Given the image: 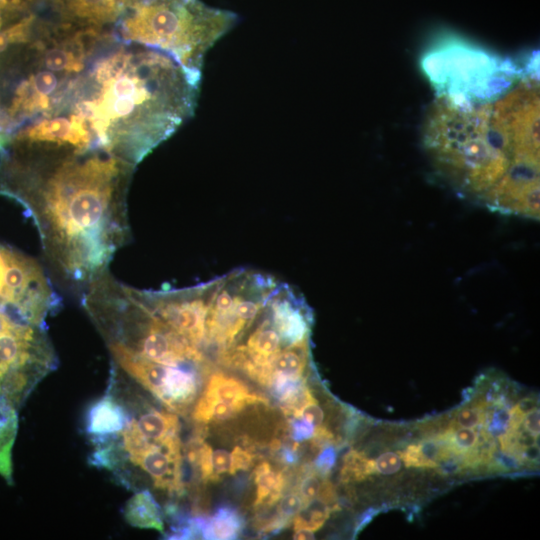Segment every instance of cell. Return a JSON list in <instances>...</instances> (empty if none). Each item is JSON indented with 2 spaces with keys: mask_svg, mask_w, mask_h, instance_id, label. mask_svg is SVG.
<instances>
[{
  "mask_svg": "<svg viewBox=\"0 0 540 540\" xmlns=\"http://www.w3.org/2000/svg\"><path fill=\"white\" fill-rule=\"evenodd\" d=\"M135 167L99 148L15 137L0 151V195L23 207L61 277L84 288L130 238Z\"/></svg>",
  "mask_w": 540,
  "mask_h": 540,
  "instance_id": "1",
  "label": "cell"
},
{
  "mask_svg": "<svg viewBox=\"0 0 540 540\" xmlns=\"http://www.w3.org/2000/svg\"><path fill=\"white\" fill-rule=\"evenodd\" d=\"M200 82L170 55L112 33L56 114L78 126L92 147L137 166L193 116Z\"/></svg>",
  "mask_w": 540,
  "mask_h": 540,
  "instance_id": "2",
  "label": "cell"
},
{
  "mask_svg": "<svg viewBox=\"0 0 540 540\" xmlns=\"http://www.w3.org/2000/svg\"><path fill=\"white\" fill-rule=\"evenodd\" d=\"M237 20L201 0H132L112 29L119 41L164 52L201 78L207 51Z\"/></svg>",
  "mask_w": 540,
  "mask_h": 540,
  "instance_id": "3",
  "label": "cell"
},
{
  "mask_svg": "<svg viewBox=\"0 0 540 540\" xmlns=\"http://www.w3.org/2000/svg\"><path fill=\"white\" fill-rule=\"evenodd\" d=\"M116 365L151 392L169 410L183 414L193 403L200 366L190 360L168 365L147 360L119 346L107 345Z\"/></svg>",
  "mask_w": 540,
  "mask_h": 540,
  "instance_id": "4",
  "label": "cell"
},
{
  "mask_svg": "<svg viewBox=\"0 0 540 540\" xmlns=\"http://www.w3.org/2000/svg\"><path fill=\"white\" fill-rule=\"evenodd\" d=\"M124 453L150 476L156 488L170 494L183 492L182 444L178 434L161 442H143Z\"/></svg>",
  "mask_w": 540,
  "mask_h": 540,
  "instance_id": "5",
  "label": "cell"
},
{
  "mask_svg": "<svg viewBox=\"0 0 540 540\" xmlns=\"http://www.w3.org/2000/svg\"><path fill=\"white\" fill-rule=\"evenodd\" d=\"M132 0H39L41 11L59 24L112 29Z\"/></svg>",
  "mask_w": 540,
  "mask_h": 540,
  "instance_id": "6",
  "label": "cell"
},
{
  "mask_svg": "<svg viewBox=\"0 0 540 540\" xmlns=\"http://www.w3.org/2000/svg\"><path fill=\"white\" fill-rule=\"evenodd\" d=\"M129 421L125 408L112 396L105 395L88 409L85 430L94 442L103 444L121 434Z\"/></svg>",
  "mask_w": 540,
  "mask_h": 540,
  "instance_id": "7",
  "label": "cell"
},
{
  "mask_svg": "<svg viewBox=\"0 0 540 540\" xmlns=\"http://www.w3.org/2000/svg\"><path fill=\"white\" fill-rule=\"evenodd\" d=\"M123 430L144 442H161L179 433L180 422L174 414L150 410L130 419Z\"/></svg>",
  "mask_w": 540,
  "mask_h": 540,
  "instance_id": "8",
  "label": "cell"
},
{
  "mask_svg": "<svg viewBox=\"0 0 540 540\" xmlns=\"http://www.w3.org/2000/svg\"><path fill=\"white\" fill-rule=\"evenodd\" d=\"M202 396L226 402L238 412L247 405L267 403V399L252 393L241 380L221 372L211 375Z\"/></svg>",
  "mask_w": 540,
  "mask_h": 540,
  "instance_id": "9",
  "label": "cell"
},
{
  "mask_svg": "<svg viewBox=\"0 0 540 540\" xmlns=\"http://www.w3.org/2000/svg\"><path fill=\"white\" fill-rule=\"evenodd\" d=\"M125 521L136 528L164 531L161 507L149 490L136 492L123 509Z\"/></svg>",
  "mask_w": 540,
  "mask_h": 540,
  "instance_id": "10",
  "label": "cell"
},
{
  "mask_svg": "<svg viewBox=\"0 0 540 540\" xmlns=\"http://www.w3.org/2000/svg\"><path fill=\"white\" fill-rule=\"evenodd\" d=\"M244 529L240 513L230 506H221L212 517H207L202 530V539H237Z\"/></svg>",
  "mask_w": 540,
  "mask_h": 540,
  "instance_id": "11",
  "label": "cell"
},
{
  "mask_svg": "<svg viewBox=\"0 0 540 540\" xmlns=\"http://www.w3.org/2000/svg\"><path fill=\"white\" fill-rule=\"evenodd\" d=\"M18 431L17 410L0 408V476L13 483L12 450Z\"/></svg>",
  "mask_w": 540,
  "mask_h": 540,
  "instance_id": "12",
  "label": "cell"
},
{
  "mask_svg": "<svg viewBox=\"0 0 540 540\" xmlns=\"http://www.w3.org/2000/svg\"><path fill=\"white\" fill-rule=\"evenodd\" d=\"M256 485L255 507L275 504L283 491L285 478L279 471H275L268 462L260 463L254 470Z\"/></svg>",
  "mask_w": 540,
  "mask_h": 540,
  "instance_id": "13",
  "label": "cell"
},
{
  "mask_svg": "<svg viewBox=\"0 0 540 540\" xmlns=\"http://www.w3.org/2000/svg\"><path fill=\"white\" fill-rule=\"evenodd\" d=\"M376 472L374 460L357 450H350L343 458L340 472L342 482L361 481Z\"/></svg>",
  "mask_w": 540,
  "mask_h": 540,
  "instance_id": "14",
  "label": "cell"
},
{
  "mask_svg": "<svg viewBox=\"0 0 540 540\" xmlns=\"http://www.w3.org/2000/svg\"><path fill=\"white\" fill-rule=\"evenodd\" d=\"M331 512L330 507L325 502L315 498L305 504L294 517V530L309 528L315 532L323 526Z\"/></svg>",
  "mask_w": 540,
  "mask_h": 540,
  "instance_id": "15",
  "label": "cell"
},
{
  "mask_svg": "<svg viewBox=\"0 0 540 540\" xmlns=\"http://www.w3.org/2000/svg\"><path fill=\"white\" fill-rule=\"evenodd\" d=\"M38 0H0V20H15L34 12Z\"/></svg>",
  "mask_w": 540,
  "mask_h": 540,
  "instance_id": "16",
  "label": "cell"
},
{
  "mask_svg": "<svg viewBox=\"0 0 540 540\" xmlns=\"http://www.w3.org/2000/svg\"><path fill=\"white\" fill-rule=\"evenodd\" d=\"M304 506L299 492H292L283 496L278 504V515L292 521Z\"/></svg>",
  "mask_w": 540,
  "mask_h": 540,
  "instance_id": "17",
  "label": "cell"
},
{
  "mask_svg": "<svg viewBox=\"0 0 540 540\" xmlns=\"http://www.w3.org/2000/svg\"><path fill=\"white\" fill-rule=\"evenodd\" d=\"M401 460L407 467L436 468L437 465L428 460L421 452L418 444H410L399 452Z\"/></svg>",
  "mask_w": 540,
  "mask_h": 540,
  "instance_id": "18",
  "label": "cell"
},
{
  "mask_svg": "<svg viewBox=\"0 0 540 540\" xmlns=\"http://www.w3.org/2000/svg\"><path fill=\"white\" fill-rule=\"evenodd\" d=\"M337 453L336 448L331 445L322 447L314 461L316 472L324 477L329 474L336 463Z\"/></svg>",
  "mask_w": 540,
  "mask_h": 540,
  "instance_id": "19",
  "label": "cell"
},
{
  "mask_svg": "<svg viewBox=\"0 0 540 540\" xmlns=\"http://www.w3.org/2000/svg\"><path fill=\"white\" fill-rule=\"evenodd\" d=\"M320 477L317 472H312L301 480L298 492L304 501V505L317 498L322 483Z\"/></svg>",
  "mask_w": 540,
  "mask_h": 540,
  "instance_id": "20",
  "label": "cell"
},
{
  "mask_svg": "<svg viewBox=\"0 0 540 540\" xmlns=\"http://www.w3.org/2000/svg\"><path fill=\"white\" fill-rule=\"evenodd\" d=\"M376 472L389 475L398 472L402 466V460L397 453L385 452L375 461Z\"/></svg>",
  "mask_w": 540,
  "mask_h": 540,
  "instance_id": "21",
  "label": "cell"
},
{
  "mask_svg": "<svg viewBox=\"0 0 540 540\" xmlns=\"http://www.w3.org/2000/svg\"><path fill=\"white\" fill-rule=\"evenodd\" d=\"M290 429L291 438L296 442L310 440L315 433V426L301 417L290 420Z\"/></svg>",
  "mask_w": 540,
  "mask_h": 540,
  "instance_id": "22",
  "label": "cell"
},
{
  "mask_svg": "<svg viewBox=\"0 0 540 540\" xmlns=\"http://www.w3.org/2000/svg\"><path fill=\"white\" fill-rule=\"evenodd\" d=\"M212 467L215 479L223 473L232 474V455L225 449H216L212 451Z\"/></svg>",
  "mask_w": 540,
  "mask_h": 540,
  "instance_id": "23",
  "label": "cell"
},
{
  "mask_svg": "<svg viewBox=\"0 0 540 540\" xmlns=\"http://www.w3.org/2000/svg\"><path fill=\"white\" fill-rule=\"evenodd\" d=\"M293 417H301L311 423L313 426L317 427L322 425L324 413L321 407L317 404L315 398H313L303 405Z\"/></svg>",
  "mask_w": 540,
  "mask_h": 540,
  "instance_id": "24",
  "label": "cell"
},
{
  "mask_svg": "<svg viewBox=\"0 0 540 540\" xmlns=\"http://www.w3.org/2000/svg\"><path fill=\"white\" fill-rule=\"evenodd\" d=\"M232 455V474L241 470H247L253 464L254 456L247 450L236 446L231 452Z\"/></svg>",
  "mask_w": 540,
  "mask_h": 540,
  "instance_id": "25",
  "label": "cell"
},
{
  "mask_svg": "<svg viewBox=\"0 0 540 540\" xmlns=\"http://www.w3.org/2000/svg\"><path fill=\"white\" fill-rule=\"evenodd\" d=\"M539 418H540V411L538 407H535L527 412V414L524 416V428L530 432L535 437L539 436Z\"/></svg>",
  "mask_w": 540,
  "mask_h": 540,
  "instance_id": "26",
  "label": "cell"
},
{
  "mask_svg": "<svg viewBox=\"0 0 540 540\" xmlns=\"http://www.w3.org/2000/svg\"><path fill=\"white\" fill-rule=\"evenodd\" d=\"M298 446L299 445L297 443L294 444L293 446H286V447L280 446V448L277 451H279L280 459L284 464L293 465L298 461V458H299V455L297 453Z\"/></svg>",
  "mask_w": 540,
  "mask_h": 540,
  "instance_id": "27",
  "label": "cell"
},
{
  "mask_svg": "<svg viewBox=\"0 0 540 540\" xmlns=\"http://www.w3.org/2000/svg\"><path fill=\"white\" fill-rule=\"evenodd\" d=\"M525 413L517 405L510 408L509 426L507 430H518L521 428Z\"/></svg>",
  "mask_w": 540,
  "mask_h": 540,
  "instance_id": "28",
  "label": "cell"
},
{
  "mask_svg": "<svg viewBox=\"0 0 540 540\" xmlns=\"http://www.w3.org/2000/svg\"><path fill=\"white\" fill-rule=\"evenodd\" d=\"M537 404H538V401L536 400L535 397H525L519 401L517 406L519 407L521 411H523L524 413H527L531 409L535 408Z\"/></svg>",
  "mask_w": 540,
  "mask_h": 540,
  "instance_id": "29",
  "label": "cell"
},
{
  "mask_svg": "<svg viewBox=\"0 0 540 540\" xmlns=\"http://www.w3.org/2000/svg\"><path fill=\"white\" fill-rule=\"evenodd\" d=\"M314 531L309 528H299L295 530V533L293 535V539H314Z\"/></svg>",
  "mask_w": 540,
  "mask_h": 540,
  "instance_id": "30",
  "label": "cell"
},
{
  "mask_svg": "<svg viewBox=\"0 0 540 540\" xmlns=\"http://www.w3.org/2000/svg\"><path fill=\"white\" fill-rule=\"evenodd\" d=\"M371 519H372V513L371 512L364 513L360 517V519H359V521H358V523L356 525V532L360 531L363 527H365Z\"/></svg>",
  "mask_w": 540,
  "mask_h": 540,
  "instance_id": "31",
  "label": "cell"
}]
</instances>
